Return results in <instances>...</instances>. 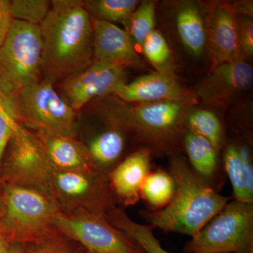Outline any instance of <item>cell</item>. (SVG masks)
<instances>
[{
  "label": "cell",
  "mask_w": 253,
  "mask_h": 253,
  "mask_svg": "<svg viewBox=\"0 0 253 253\" xmlns=\"http://www.w3.org/2000/svg\"><path fill=\"white\" fill-rule=\"evenodd\" d=\"M108 173L53 169L50 198L61 212L84 210L106 216L115 206Z\"/></svg>",
  "instance_id": "cell-9"
},
{
  "label": "cell",
  "mask_w": 253,
  "mask_h": 253,
  "mask_svg": "<svg viewBox=\"0 0 253 253\" xmlns=\"http://www.w3.org/2000/svg\"><path fill=\"white\" fill-rule=\"evenodd\" d=\"M169 174L174 181L170 202L158 211H142L141 215L154 228L191 237L229 203L181 158H173Z\"/></svg>",
  "instance_id": "cell-2"
},
{
  "label": "cell",
  "mask_w": 253,
  "mask_h": 253,
  "mask_svg": "<svg viewBox=\"0 0 253 253\" xmlns=\"http://www.w3.org/2000/svg\"><path fill=\"white\" fill-rule=\"evenodd\" d=\"M190 253H253V206L228 203L186 246Z\"/></svg>",
  "instance_id": "cell-7"
},
{
  "label": "cell",
  "mask_w": 253,
  "mask_h": 253,
  "mask_svg": "<svg viewBox=\"0 0 253 253\" xmlns=\"http://www.w3.org/2000/svg\"><path fill=\"white\" fill-rule=\"evenodd\" d=\"M11 12L14 19L41 26L51 7L47 0H13Z\"/></svg>",
  "instance_id": "cell-28"
},
{
  "label": "cell",
  "mask_w": 253,
  "mask_h": 253,
  "mask_svg": "<svg viewBox=\"0 0 253 253\" xmlns=\"http://www.w3.org/2000/svg\"><path fill=\"white\" fill-rule=\"evenodd\" d=\"M105 217L110 224L134 241L145 253H170L163 249L155 237L154 226L136 222L121 208L115 206L106 213Z\"/></svg>",
  "instance_id": "cell-20"
},
{
  "label": "cell",
  "mask_w": 253,
  "mask_h": 253,
  "mask_svg": "<svg viewBox=\"0 0 253 253\" xmlns=\"http://www.w3.org/2000/svg\"><path fill=\"white\" fill-rule=\"evenodd\" d=\"M16 117L18 122L31 129L76 139V111L47 80L42 78L20 93L16 105Z\"/></svg>",
  "instance_id": "cell-8"
},
{
  "label": "cell",
  "mask_w": 253,
  "mask_h": 253,
  "mask_svg": "<svg viewBox=\"0 0 253 253\" xmlns=\"http://www.w3.org/2000/svg\"><path fill=\"white\" fill-rule=\"evenodd\" d=\"M55 225L59 232L76 241L86 253H145L104 216L96 213L84 210L60 212Z\"/></svg>",
  "instance_id": "cell-10"
},
{
  "label": "cell",
  "mask_w": 253,
  "mask_h": 253,
  "mask_svg": "<svg viewBox=\"0 0 253 253\" xmlns=\"http://www.w3.org/2000/svg\"><path fill=\"white\" fill-rule=\"evenodd\" d=\"M253 84V69L244 59L222 63L200 83L197 95L205 104L214 107L229 106Z\"/></svg>",
  "instance_id": "cell-13"
},
{
  "label": "cell",
  "mask_w": 253,
  "mask_h": 253,
  "mask_svg": "<svg viewBox=\"0 0 253 253\" xmlns=\"http://www.w3.org/2000/svg\"><path fill=\"white\" fill-rule=\"evenodd\" d=\"M93 60L125 67L138 65L139 55L130 35L113 23L91 18Z\"/></svg>",
  "instance_id": "cell-15"
},
{
  "label": "cell",
  "mask_w": 253,
  "mask_h": 253,
  "mask_svg": "<svg viewBox=\"0 0 253 253\" xmlns=\"http://www.w3.org/2000/svg\"><path fill=\"white\" fill-rule=\"evenodd\" d=\"M237 17L231 3L218 2L212 6L206 28L211 70L222 63L244 59L240 48Z\"/></svg>",
  "instance_id": "cell-14"
},
{
  "label": "cell",
  "mask_w": 253,
  "mask_h": 253,
  "mask_svg": "<svg viewBox=\"0 0 253 253\" xmlns=\"http://www.w3.org/2000/svg\"><path fill=\"white\" fill-rule=\"evenodd\" d=\"M14 21L11 1L0 0V46L6 40Z\"/></svg>",
  "instance_id": "cell-32"
},
{
  "label": "cell",
  "mask_w": 253,
  "mask_h": 253,
  "mask_svg": "<svg viewBox=\"0 0 253 253\" xmlns=\"http://www.w3.org/2000/svg\"><path fill=\"white\" fill-rule=\"evenodd\" d=\"M4 212L0 221L12 244H38L57 234L55 225L61 211L54 201L37 190L4 184Z\"/></svg>",
  "instance_id": "cell-5"
},
{
  "label": "cell",
  "mask_w": 253,
  "mask_h": 253,
  "mask_svg": "<svg viewBox=\"0 0 253 253\" xmlns=\"http://www.w3.org/2000/svg\"><path fill=\"white\" fill-rule=\"evenodd\" d=\"M24 249L26 253H86L78 243L60 232L45 241L24 246Z\"/></svg>",
  "instance_id": "cell-29"
},
{
  "label": "cell",
  "mask_w": 253,
  "mask_h": 253,
  "mask_svg": "<svg viewBox=\"0 0 253 253\" xmlns=\"http://www.w3.org/2000/svg\"><path fill=\"white\" fill-rule=\"evenodd\" d=\"M236 14L244 15L245 17L253 18V1H244V2L233 4Z\"/></svg>",
  "instance_id": "cell-33"
},
{
  "label": "cell",
  "mask_w": 253,
  "mask_h": 253,
  "mask_svg": "<svg viewBox=\"0 0 253 253\" xmlns=\"http://www.w3.org/2000/svg\"><path fill=\"white\" fill-rule=\"evenodd\" d=\"M224 161L234 201L253 204V167L249 148L245 145L240 147L229 145L224 153Z\"/></svg>",
  "instance_id": "cell-18"
},
{
  "label": "cell",
  "mask_w": 253,
  "mask_h": 253,
  "mask_svg": "<svg viewBox=\"0 0 253 253\" xmlns=\"http://www.w3.org/2000/svg\"><path fill=\"white\" fill-rule=\"evenodd\" d=\"M84 8L91 18L126 25L139 1L137 0H86Z\"/></svg>",
  "instance_id": "cell-23"
},
{
  "label": "cell",
  "mask_w": 253,
  "mask_h": 253,
  "mask_svg": "<svg viewBox=\"0 0 253 253\" xmlns=\"http://www.w3.org/2000/svg\"><path fill=\"white\" fill-rule=\"evenodd\" d=\"M150 150L134 151L108 174L110 188L115 199L126 206L136 204L140 199L141 188L150 173Z\"/></svg>",
  "instance_id": "cell-16"
},
{
  "label": "cell",
  "mask_w": 253,
  "mask_h": 253,
  "mask_svg": "<svg viewBox=\"0 0 253 253\" xmlns=\"http://www.w3.org/2000/svg\"><path fill=\"white\" fill-rule=\"evenodd\" d=\"M112 95L129 104L176 101L193 104L197 95L184 87L173 73H149L131 82L121 83Z\"/></svg>",
  "instance_id": "cell-12"
},
{
  "label": "cell",
  "mask_w": 253,
  "mask_h": 253,
  "mask_svg": "<svg viewBox=\"0 0 253 253\" xmlns=\"http://www.w3.org/2000/svg\"><path fill=\"white\" fill-rule=\"evenodd\" d=\"M7 253H26L24 246L20 244H12L9 248Z\"/></svg>",
  "instance_id": "cell-35"
},
{
  "label": "cell",
  "mask_w": 253,
  "mask_h": 253,
  "mask_svg": "<svg viewBox=\"0 0 253 253\" xmlns=\"http://www.w3.org/2000/svg\"><path fill=\"white\" fill-rule=\"evenodd\" d=\"M4 212V200L2 191L0 189V217L2 216Z\"/></svg>",
  "instance_id": "cell-36"
},
{
  "label": "cell",
  "mask_w": 253,
  "mask_h": 253,
  "mask_svg": "<svg viewBox=\"0 0 253 253\" xmlns=\"http://www.w3.org/2000/svg\"><path fill=\"white\" fill-rule=\"evenodd\" d=\"M178 34L184 45L194 56L202 54L207 44V30L197 4L186 1L176 11Z\"/></svg>",
  "instance_id": "cell-19"
},
{
  "label": "cell",
  "mask_w": 253,
  "mask_h": 253,
  "mask_svg": "<svg viewBox=\"0 0 253 253\" xmlns=\"http://www.w3.org/2000/svg\"><path fill=\"white\" fill-rule=\"evenodd\" d=\"M12 243L10 241L4 226L0 221V253H7Z\"/></svg>",
  "instance_id": "cell-34"
},
{
  "label": "cell",
  "mask_w": 253,
  "mask_h": 253,
  "mask_svg": "<svg viewBox=\"0 0 253 253\" xmlns=\"http://www.w3.org/2000/svg\"><path fill=\"white\" fill-rule=\"evenodd\" d=\"M116 104L106 113L113 126L132 131L151 147L166 151L179 139L190 106L176 101L129 104L121 101Z\"/></svg>",
  "instance_id": "cell-4"
},
{
  "label": "cell",
  "mask_w": 253,
  "mask_h": 253,
  "mask_svg": "<svg viewBox=\"0 0 253 253\" xmlns=\"http://www.w3.org/2000/svg\"><path fill=\"white\" fill-rule=\"evenodd\" d=\"M126 68L93 61L81 72L59 83L61 96L75 111H79L95 98L112 94L126 82Z\"/></svg>",
  "instance_id": "cell-11"
},
{
  "label": "cell",
  "mask_w": 253,
  "mask_h": 253,
  "mask_svg": "<svg viewBox=\"0 0 253 253\" xmlns=\"http://www.w3.org/2000/svg\"><path fill=\"white\" fill-rule=\"evenodd\" d=\"M31 129L55 169L61 171L100 170L91 161L85 145L77 139L41 129Z\"/></svg>",
  "instance_id": "cell-17"
},
{
  "label": "cell",
  "mask_w": 253,
  "mask_h": 253,
  "mask_svg": "<svg viewBox=\"0 0 253 253\" xmlns=\"http://www.w3.org/2000/svg\"><path fill=\"white\" fill-rule=\"evenodd\" d=\"M43 79L55 84L93 63V28L81 0H53L40 26Z\"/></svg>",
  "instance_id": "cell-1"
},
{
  "label": "cell",
  "mask_w": 253,
  "mask_h": 253,
  "mask_svg": "<svg viewBox=\"0 0 253 253\" xmlns=\"http://www.w3.org/2000/svg\"><path fill=\"white\" fill-rule=\"evenodd\" d=\"M156 24V4L153 1H144L131 14L126 23L128 33L135 44L141 50L145 40L155 30Z\"/></svg>",
  "instance_id": "cell-26"
},
{
  "label": "cell",
  "mask_w": 253,
  "mask_h": 253,
  "mask_svg": "<svg viewBox=\"0 0 253 253\" xmlns=\"http://www.w3.org/2000/svg\"><path fill=\"white\" fill-rule=\"evenodd\" d=\"M185 125L189 131L203 136L218 151L222 142V126L217 116L212 111L199 109L188 113Z\"/></svg>",
  "instance_id": "cell-25"
},
{
  "label": "cell",
  "mask_w": 253,
  "mask_h": 253,
  "mask_svg": "<svg viewBox=\"0 0 253 253\" xmlns=\"http://www.w3.org/2000/svg\"><path fill=\"white\" fill-rule=\"evenodd\" d=\"M174 181L172 176L162 169L150 172L141 188L140 196L152 211L166 207L173 197Z\"/></svg>",
  "instance_id": "cell-24"
},
{
  "label": "cell",
  "mask_w": 253,
  "mask_h": 253,
  "mask_svg": "<svg viewBox=\"0 0 253 253\" xmlns=\"http://www.w3.org/2000/svg\"><path fill=\"white\" fill-rule=\"evenodd\" d=\"M86 146L96 167L105 172V169L112 166L122 155L124 135L121 129L112 128L95 136Z\"/></svg>",
  "instance_id": "cell-21"
},
{
  "label": "cell",
  "mask_w": 253,
  "mask_h": 253,
  "mask_svg": "<svg viewBox=\"0 0 253 253\" xmlns=\"http://www.w3.org/2000/svg\"><path fill=\"white\" fill-rule=\"evenodd\" d=\"M17 122L13 110L5 103L0 104V166Z\"/></svg>",
  "instance_id": "cell-30"
},
{
  "label": "cell",
  "mask_w": 253,
  "mask_h": 253,
  "mask_svg": "<svg viewBox=\"0 0 253 253\" xmlns=\"http://www.w3.org/2000/svg\"><path fill=\"white\" fill-rule=\"evenodd\" d=\"M40 26L15 20L0 46V98L14 111L20 93L42 80Z\"/></svg>",
  "instance_id": "cell-3"
},
{
  "label": "cell",
  "mask_w": 253,
  "mask_h": 253,
  "mask_svg": "<svg viewBox=\"0 0 253 253\" xmlns=\"http://www.w3.org/2000/svg\"><path fill=\"white\" fill-rule=\"evenodd\" d=\"M3 103H4V101H3L1 98H0V104H3Z\"/></svg>",
  "instance_id": "cell-37"
},
{
  "label": "cell",
  "mask_w": 253,
  "mask_h": 253,
  "mask_svg": "<svg viewBox=\"0 0 253 253\" xmlns=\"http://www.w3.org/2000/svg\"><path fill=\"white\" fill-rule=\"evenodd\" d=\"M240 48L243 58H252L253 55V18L237 17Z\"/></svg>",
  "instance_id": "cell-31"
},
{
  "label": "cell",
  "mask_w": 253,
  "mask_h": 253,
  "mask_svg": "<svg viewBox=\"0 0 253 253\" xmlns=\"http://www.w3.org/2000/svg\"><path fill=\"white\" fill-rule=\"evenodd\" d=\"M184 144L194 172L206 181L211 179L217 168L215 148L203 136L190 131L184 136Z\"/></svg>",
  "instance_id": "cell-22"
},
{
  "label": "cell",
  "mask_w": 253,
  "mask_h": 253,
  "mask_svg": "<svg viewBox=\"0 0 253 253\" xmlns=\"http://www.w3.org/2000/svg\"><path fill=\"white\" fill-rule=\"evenodd\" d=\"M141 51L158 72L173 73L170 49L161 32L154 30L145 40Z\"/></svg>",
  "instance_id": "cell-27"
},
{
  "label": "cell",
  "mask_w": 253,
  "mask_h": 253,
  "mask_svg": "<svg viewBox=\"0 0 253 253\" xmlns=\"http://www.w3.org/2000/svg\"><path fill=\"white\" fill-rule=\"evenodd\" d=\"M53 169L36 134L18 121L1 160L0 186H23L50 197Z\"/></svg>",
  "instance_id": "cell-6"
}]
</instances>
